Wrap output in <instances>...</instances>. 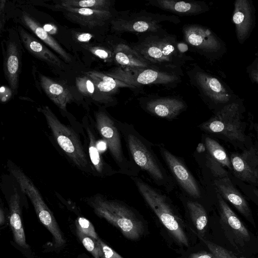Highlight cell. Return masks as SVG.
Returning <instances> with one entry per match:
<instances>
[{"mask_svg": "<svg viewBox=\"0 0 258 258\" xmlns=\"http://www.w3.org/2000/svg\"><path fill=\"white\" fill-rule=\"evenodd\" d=\"M137 38L131 46L142 58L161 69L183 73L182 66L192 59L180 52L176 36L163 28L138 34Z\"/></svg>", "mask_w": 258, "mask_h": 258, "instance_id": "1", "label": "cell"}, {"mask_svg": "<svg viewBox=\"0 0 258 258\" xmlns=\"http://www.w3.org/2000/svg\"><path fill=\"white\" fill-rule=\"evenodd\" d=\"M117 125L124 138L130 160L145 172L158 186L170 192L175 187L171 175L153 150V144L142 136L132 124L120 122Z\"/></svg>", "mask_w": 258, "mask_h": 258, "instance_id": "2", "label": "cell"}, {"mask_svg": "<svg viewBox=\"0 0 258 258\" xmlns=\"http://www.w3.org/2000/svg\"><path fill=\"white\" fill-rule=\"evenodd\" d=\"M95 214L118 229L127 239H139L143 233L142 221L127 205L96 195L89 200Z\"/></svg>", "mask_w": 258, "mask_h": 258, "instance_id": "3", "label": "cell"}, {"mask_svg": "<svg viewBox=\"0 0 258 258\" xmlns=\"http://www.w3.org/2000/svg\"><path fill=\"white\" fill-rule=\"evenodd\" d=\"M131 178L145 202L174 239L179 244L188 246L182 222L173 211L168 197L138 176Z\"/></svg>", "mask_w": 258, "mask_h": 258, "instance_id": "4", "label": "cell"}, {"mask_svg": "<svg viewBox=\"0 0 258 258\" xmlns=\"http://www.w3.org/2000/svg\"><path fill=\"white\" fill-rule=\"evenodd\" d=\"M134 89L142 86H176L181 80L183 73L157 68L115 67L106 73Z\"/></svg>", "mask_w": 258, "mask_h": 258, "instance_id": "5", "label": "cell"}, {"mask_svg": "<svg viewBox=\"0 0 258 258\" xmlns=\"http://www.w3.org/2000/svg\"><path fill=\"white\" fill-rule=\"evenodd\" d=\"M169 22L175 24L180 22L175 15L153 13L146 10L118 12L110 23L112 30L117 33H133L138 34L159 30L162 23Z\"/></svg>", "mask_w": 258, "mask_h": 258, "instance_id": "6", "label": "cell"}, {"mask_svg": "<svg viewBox=\"0 0 258 258\" xmlns=\"http://www.w3.org/2000/svg\"><path fill=\"white\" fill-rule=\"evenodd\" d=\"M98 131L103 137L116 164L122 173L137 176L140 170L123 154L120 131L115 122L106 112L100 111L96 114Z\"/></svg>", "mask_w": 258, "mask_h": 258, "instance_id": "7", "label": "cell"}, {"mask_svg": "<svg viewBox=\"0 0 258 258\" xmlns=\"http://www.w3.org/2000/svg\"><path fill=\"white\" fill-rule=\"evenodd\" d=\"M11 172L19 183L22 191L32 202L40 222L52 234L55 245L57 247L62 246L65 243V240L56 221L33 182L17 167H12Z\"/></svg>", "mask_w": 258, "mask_h": 258, "instance_id": "8", "label": "cell"}, {"mask_svg": "<svg viewBox=\"0 0 258 258\" xmlns=\"http://www.w3.org/2000/svg\"><path fill=\"white\" fill-rule=\"evenodd\" d=\"M40 111L59 147L76 165L82 168L86 167V155L75 132L61 123L49 107L43 106Z\"/></svg>", "mask_w": 258, "mask_h": 258, "instance_id": "9", "label": "cell"}, {"mask_svg": "<svg viewBox=\"0 0 258 258\" xmlns=\"http://www.w3.org/2000/svg\"><path fill=\"white\" fill-rule=\"evenodd\" d=\"M199 127L204 132L222 135L230 140L244 141L239 107L236 103L225 106Z\"/></svg>", "mask_w": 258, "mask_h": 258, "instance_id": "10", "label": "cell"}, {"mask_svg": "<svg viewBox=\"0 0 258 258\" xmlns=\"http://www.w3.org/2000/svg\"><path fill=\"white\" fill-rule=\"evenodd\" d=\"M157 147L171 176L182 190L192 199H200L201 197L200 186L183 161L162 144L157 145Z\"/></svg>", "mask_w": 258, "mask_h": 258, "instance_id": "11", "label": "cell"}, {"mask_svg": "<svg viewBox=\"0 0 258 258\" xmlns=\"http://www.w3.org/2000/svg\"><path fill=\"white\" fill-rule=\"evenodd\" d=\"M191 86L201 96L214 102H226L230 96L216 78L209 75L198 65L192 64L187 71Z\"/></svg>", "mask_w": 258, "mask_h": 258, "instance_id": "12", "label": "cell"}, {"mask_svg": "<svg viewBox=\"0 0 258 258\" xmlns=\"http://www.w3.org/2000/svg\"><path fill=\"white\" fill-rule=\"evenodd\" d=\"M217 198L220 208V223L227 238L235 247L237 245L243 246L250 240L248 229L219 193Z\"/></svg>", "mask_w": 258, "mask_h": 258, "instance_id": "13", "label": "cell"}, {"mask_svg": "<svg viewBox=\"0 0 258 258\" xmlns=\"http://www.w3.org/2000/svg\"><path fill=\"white\" fill-rule=\"evenodd\" d=\"M184 42L201 54L217 52L220 48L219 41L208 28L201 25L188 24L182 27Z\"/></svg>", "mask_w": 258, "mask_h": 258, "instance_id": "14", "label": "cell"}, {"mask_svg": "<svg viewBox=\"0 0 258 258\" xmlns=\"http://www.w3.org/2000/svg\"><path fill=\"white\" fill-rule=\"evenodd\" d=\"M140 104L149 113L167 120H172L187 107L181 98L174 97H152L143 99Z\"/></svg>", "mask_w": 258, "mask_h": 258, "instance_id": "15", "label": "cell"}, {"mask_svg": "<svg viewBox=\"0 0 258 258\" xmlns=\"http://www.w3.org/2000/svg\"><path fill=\"white\" fill-rule=\"evenodd\" d=\"M70 21L90 28L101 27L111 23L118 13L86 8H59Z\"/></svg>", "mask_w": 258, "mask_h": 258, "instance_id": "16", "label": "cell"}, {"mask_svg": "<svg viewBox=\"0 0 258 258\" xmlns=\"http://www.w3.org/2000/svg\"><path fill=\"white\" fill-rule=\"evenodd\" d=\"M230 161L236 176L258 184V155L252 148L241 154L232 155Z\"/></svg>", "mask_w": 258, "mask_h": 258, "instance_id": "17", "label": "cell"}, {"mask_svg": "<svg viewBox=\"0 0 258 258\" xmlns=\"http://www.w3.org/2000/svg\"><path fill=\"white\" fill-rule=\"evenodd\" d=\"M112 46L114 62L118 67L160 68L142 58L125 40H114Z\"/></svg>", "mask_w": 258, "mask_h": 258, "instance_id": "18", "label": "cell"}, {"mask_svg": "<svg viewBox=\"0 0 258 258\" xmlns=\"http://www.w3.org/2000/svg\"><path fill=\"white\" fill-rule=\"evenodd\" d=\"M214 184L218 193L223 199L231 203L245 218L254 225L251 212L247 202L233 186L230 179L228 177L218 178L215 180Z\"/></svg>", "mask_w": 258, "mask_h": 258, "instance_id": "19", "label": "cell"}, {"mask_svg": "<svg viewBox=\"0 0 258 258\" xmlns=\"http://www.w3.org/2000/svg\"><path fill=\"white\" fill-rule=\"evenodd\" d=\"M146 5L180 16L197 15L208 10L205 3L195 1L150 0Z\"/></svg>", "mask_w": 258, "mask_h": 258, "instance_id": "20", "label": "cell"}, {"mask_svg": "<svg viewBox=\"0 0 258 258\" xmlns=\"http://www.w3.org/2000/svg\"><path fill=\"white\" fill-rule=\"evenodd\" d=\"M88 77L93 82L95 89L99 93L101 99L105 101H114L112 96L120 88L134 89L133 87L117 80L106 74L98 72L87 73Z\"/></svg>", "mask_w": 258, "mask_h": 258, "instance_id": "21", "label": "cell"}, {"mask_svg": "<svg viewBox=\"0 0 258 258\" xmlns=\"http://www.w3.org/2000/svg\"><path fill=\"white\" fill-rule=\"evenodd\" d=\"M18 31L23 43L29 52L54 68L63 69V64L60 59L49 49L21 27H19Z\"/></svg>", "mask_w": 258, "mask_h": 258, "instance_id": "22", "label": "cell"}, {"mask_svg": "<svg viewBox=\"0 0 258 258\" xmlns=\"http://www.w3.org/2000/svg\"><path fill=\"white\" fill-rule=\"evenodd\" d=\"M10 211V223L14 238L17 244L23 248L28 249L26 237L20 216V197L15 188L9 201Z\"/></svg>", "mask_w": 258, "mask_h": 258, "instance_id": "23", "label": "cell"}, {"mask_svg": "<svg viewBox=\"0 0 258 258\" xmlns=\"http://www.w3.org/2000/svg\"><path fill=\"white\" fill-rule=\"evenodd\" d=\"M40 83L47 96L61 109L65 110L66 106L72 99L69 90L63 85L40 75Z\"/></svg>", "mask_w": 258, "mask_h": 258, "instance_id": "24", "label": "cell"}, {"mask_svg": "<svg viewBox=\"0 0 258 258\" xmlns=\"http://www.w3.org/2000/svg\"><path fill=\"white\" fill-rule=\"evenodd\" d=\"M4 66L8 82L11 89L16 91L18 88L20 60L17 46L14 42H9L7 45Z\"/></svg>", "mask_w": 258, "mask_h": 258, "instance_id": "25", "label": "cell"}, {"mask_svg": "<svg viewBox=\"0 0 258 258\" xmlns=\"http://www.w3.org/2000/svg\"><path fill=\"white\" fill-rule=\"evenodd\" d=\"M251 9L245 0L236 1L233 21L235 24L239 40H243L248 34L252 25Z\"/></svg>", "mask_w": 258, "mask_h": 258, "instance_id": "26", "label": "cell"}, {"mask_svg": "<svg viewBox=\"0 0 258 258\" xmlns=\"http://www.w3.org/2000/svg\"><path fill=\"white\" fill-rule=\"evenodd\" d=\"M22 21L38 38L49 46L61 57L67 62H71L72 59L70 55L55 41L53 38L47 32L43 27L30 16L23 13L22 17Z\"/></svg>", "mask_w": 258, "mask_h": 258, "instance_id": "27", "label": "cell"}, {"mask_svg": "<svg viewBox=\"0 0 258 258\" xmlns=\"http://www.w3.org/2000/svg\"><path fill=\"white\" fill-rule=\"evenodd\" d=\"M185 204L195 226L199 233L203 235L208 224V216L205 208L197 201L187 200Z\"/></svg>", "mask_w": 258, "mask_h": 258, "instance_id": "28", "label": "cell"}, {"mask_svg": "<svg viewBox=\"0 0 258 258\" xmlns=\"http://www.w3.org/2000/svg\"><path fill=\"white\" fill-rule=\"evenodd\" d=\"M57 5L59 8H86L111 11L113 4L108 0H63Z\"/></svg>", "mask_w": 258, "mask_h": 258, "instance_id": "29", "label": "cell"}, {"mask_svg": "<svg viewBox=\"0 0 258 258\" xmlns=\"http://www.w3.org/2000/svg\"><path fill=\"white\" fill-rule=\"evenodd\" d=\"M205 145L208 153L212 157L222 165L232 169V166L230 160L224 148L216 141L210 137H206Z\"/></svg>", "mask_w": 258, "mask_h": 258, "instance_id": "30", "label": "cell"}, {"mask_svg": "<svg viewBox=\"0 0 258 258\" xmlns=\"http://www.w3.org/2000/svg\"><path fill=\"white\" fill-rule=\"evenodd\" d=\"M77 233L84 246L94 258H104L103 252L97 240L78 231Z\"/></svg>", "mask_w": 258, "mask_h": 258, "instance_id": "31", "label": "cell"}, {"mask_svg": "<svg viewBox=\"0 0 258 258\" xmlns=\"http://www.w3.org/2000/svg\"><path fill=\"white\" fill-rule=\"evenodd\" d=\"M200 238L207 245L215 258H238L233 252L221 246L206 240L201 236Z\"/></svg>", "mask_w": 258, "mask_h": 258, "instance_id": "32", "label": "cell"}, {"mask_svg": "<svg viewBox=\"0 0 258 258\" xmlns=\"http://www.w3.org/2000/svg\"><path fill=\"white\" fill-rule=\"evenodd\" d=\"M77 231L97 240L99 239L91 222L84 217H79L76 221Z\"/></svg>", "mask_w": 258, "mask_h": 258, "instance_id": "33", "label": "cell"}, {"mask_svg": "<svg viewBox=\"0 0 258 258\" xmlns=\"http://www.w3.org/2000/svg\"><path fill=\"white\" fill-rule=\"evenodd\" d=\"M88 133L90 140L89 152L90 159L96 170L99 172H101L103 166L99 150L97 148L96 144L95 143L94 137L91 132L88 131Z\"/></svg>", "mask_w": 258, "mask_h": 258, "instance_id": "34", "label": "cell"}, {"mask_svg": "<svg viewBox=\"0 0 258 258\" xmlns=\"http://www.w3.org/2000/svg\"><path fill=\"white\" fill-rule=\"evenodd\" d=\"M206 159L207 165L215 176L218 178L228 177L227 172L222 165L212 157L209 153L206 156Z\"/></svg>", "mask_w": 258, "mask_h": 258, "instance_id": "35", "label": "cell"}, {"mask_svg": "<svg viewBox=\"0 0 258 258\" xmlns=\"http://www.w3.org/2000/svg\"><path fill=\"white\" fill-rule=\"evenodd\" d=\"M77 86L80 91L86 95L93 94L95 90L93 82L88 77L78 78Z\"/></svg>", "mask_w": 258, "mask_h": 258, "instance_id": "36", "label": "cell"}, {"mask_svg": "<svg viewBox=\"0 0 258 258\" xmlns=\"http://www.w3.org/2000/svg\"><path fill=\"white\" fill-rule=\"evenodd\" d=\"M89 48L92 53L100 58L114 63L112 44L109 47H95Z\"/></svg>", "mask_w": 258, "mask_h": 258, "instance_id": "37", "label": "cell"}, {"mask_svg": "<svg viewBox=\"0 0 258 258\" xmlns=\"http://www.w3.org/2000/svg\"><path fill=\"white\" fill-rule=\"evenodd\" d=\"M97 241L103 252L104 258H123L100 238Z\"/></svg>", "mask_w": 258, "mask_h": 258, "instance_id": "38", "label": "cell"}, {"mask_svg": "<svg viewBox=\"0 0 258 258\" xmlns=\"http://www.w3.org/2000/svg\"><path fill=\"white\" fill-rule=\"evenodd\" d=\"M189 258H215V257L211 252L201 251L192 253Z\"/></svg>", "mask_w": 258, "mask_h": 258, "instance_id": "39", "label": "cell"}, {"mask_svg": "<svg viewBox=\"0 0 258 258\" xmlns=\"http://www.w3.org/2000/svg\"><path fill=\"white\" fill-rule=\"evenodd\" d=\"M0 92L1 100L2 102L7 101L11 96V91L5 86L1 87Z\"/></svg>", "mask_w": 258, "mask_h": 258, "instance_id": "40", "label": "cell"}, {"mask_svg": "<svg viewBox=\"0 0 258 258\" xmlns=\"http://www.w3.org/2000/svg\"><path fill=\"white\" fill-rule=\"evenodd\" d=\"M92 37V36L90 33H85L78 35L77 37V40L80 42H87L89 41Z\"/></svg>", "mask_w": 258, "mask_h": 258, "instance_id": "41", "label": "cell"}, {"mask_svg": "<svg viewBox=\"0 0 258 258\" xmlns=\"http://www.w3.org/2000/svg\"><path fill=\"white\" fill-rule=\"evenodd\" d=\"M44 29L49 34H52L56 31V28L51 24H45L43 26Z\"/></svg>", "mask_w": 258, "mask_h": 258, "instance_id": "42", "label": "cell"}, {"mask_svg": "<svg viewBox=\"0 0 258 258\" xmlns=\"http://www.w3.org/2000/svg\"><path fill=\"white\" fill-rule=\"evenodd\" d=\"M106 143L102 141H99L96 143V146L99 151H103L106 147Z\"/></svg>", "mask_w": 258, "mask_h": 258, "instance_id": "43", "label": "cell"}, {"mask_svg": "<svg viewBox=\"0 0 258 258\" xmlns=\"http://www.w3.org/2000/svg\"><path fill=\"white\" fill-rule=\"evenodd\" d=\"M0 223L1 225L5 223V216L2 209L0 212Z\"/></svg>", "mask_w": 258, "mask_h": 258, "instance_id": "44", "label": "cell"}, {"mask_svg": "<svg viewBox=\"0 0 258 258\" xmlns=\"http://www.w3.org/2000/svg\"><path fill=\"white\" fill-rule=\"evenodd\" d=\"M254 192L255 194V195L258 197V191L254 190Z\"/></svg>", "mask_w": 258, "mask_h": 258, "instance_id": "45", "label": "cell"}, {"mask_svg": "<svg viewBox=\"0 0 258 258\" xmlns=\"http://www.w3.org/2000/svg\"><path fill=\"white\" fill-rule=\"evenodd\" d=\"M239 258H245V257L243 256H240Z\"/></svg>", "mask_w": 258, "mask_h": 258, "instance_id": "46", "label": "cell"}, {"mask_svg": "<svg viewBox=\"0 0 258 258\" xmlns=\"http://www.w3.org/2000/svg\"><path fill=\"white\" fill-rule=\"evenodd\" d=\"M256 128H257V131L258 132V126L256 127Z\"/></svg>", "mask_w": 258, "mask_h": 258, "instance_id": "47", "label": "cell"}, {"mask_svg": "<svg viewBox=\"0 0 258 258\" xmlns=\"http://www.w3.org/2000/svg\"><path fill=\"white\" fill-rule=\"evenodd\" d=\"M257 79H258V75H257Z\"/></svg>", "mask_w": 258, "mask_h": 258, "instance_id": "48", "label": "cell"}]
</instances>
